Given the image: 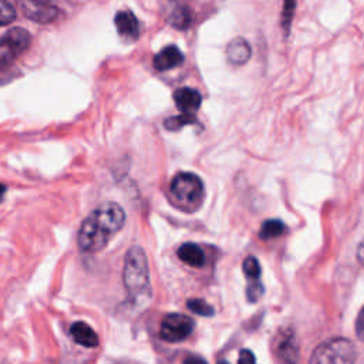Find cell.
Instances as JSON below:
<instances>
[{"label":"cell","instance_id":"7c38bea8","mask_svg":"<svg viewBox=\"0 0 364 364\" xmlns=\"http://www.w3.org/2000/svg\"><path fill=\"white\" fill-rule=\"evenodd\" d=\"M183 61V54L176 46H166L164 47L155 57H154V67L158 71L171 70L179 65Z\"/></svg>","mask_w":364,"mask_h":364},{"label":"cell","instance_id":"cb8c5ba5","mask_svg":"<svg viewBox=\"0 0 364 364\" xmlns=\"http://www.w3.org/2000/svg\"><path fill=\"white\" fill-rule=\"evenodd\" d=\"M237 364H256V360H255L253 353L249 351V350H242V351H240V355H239Z\"/></svg>","mask_w":364,"mask_h":364},{"label":"cell","instance_id":"44dd1931","mask_svg":"<svg viewBox=\"0 0 364 364\" xmlns=\"http://www.w3.org/2000/svg\"><path fill=\"white\" fill-rule=\"evenodd\" d=\"M16 18V10L7 0H0V26H7Z\"/></svg>","mask_w":364,"mask_h":364},{"label":"cell","instance_id":"83f0119b","mask_svg":"<svg viewBox=\"0 0 364 364\" xmlns=\"http://www.w3.org/2000/svg\"><path fill=\"white\" fill-rule=\"evenodd\" d=\"M218 364H229L228 361H223V360H220V361H218Z\"/></svg>","mask_w":364,"mask_h":364},{"label":"cell","instance_id":"52a82bcc","mask_svg":"<svg viewBox=\"0 0 364 364\" xmlns=\"http://www.w3.org/2000/svg\"><path fill=\"white\" fill-rule=\"evenodd\" d=\"M23 14L36 23H51L60 14L54 0H17Z\"/></svg>","mask_w":364,"mask_h":364},{"label":"cell","instance_id":"603a6c76","mask_svg":"<svg viewBox=\"0 0 364 364\" xmlns=\"http://www.w3.org/2000/svg\"><path fill=\"white\" fill-rule=\"evenodd\" d=\"M355 333L358 336V338L361 341H364V306L360 310L358 316H357V321H355Z\"/></svg>","mask_w":364,"mask_h":364},{"label":"cell","instance_id":"9c48e42d","mask_svg":"<svg viewBox=\"0 0 364 364\" xmlns=\"http://www.w3.org/2000/svg\"><path fill=\"white\" fill-rule=\"evenodd\" d=\"M273 350L279 364H296L299 360V343L291 330H282L274 337Z\"/></svg>","mask_w":364,"mask_h":364},{"label":"cell","instance_id":"6da1fadb","mask_svg":"<svg viewBox=\"0 0 364 364\" xmlns=\"http://www.w3.org/2000/svg\"><path fill=\"white\" fill-rule=\"evenodd\" d=\"M125 212L115 202H105L95 208L81 223L77 242L82 252L97 253L122 229Z\"/></svg>","mask_w":364,"mask_h":364},{"label":"cell","instance_id":"ffe728a7","mask_svg":"<svg viewBox=\"0 0 364 364\" xmlns=\"http://www.w3.org/2000/svg\"><path fill=\"white\" fill-rule=\"evenodd\" d=\"M243 272L246 274V277L249 279V282H256L260 277V264L257 262L256 257L249 256L245 259L243 262Z\"/></svg>","mask_w":364,"mask_h":364},{"label":"cell","instance_id":"e0dca14e","mask_svg":"<svg viewBox=\"0 0 364 364\" xmlns=\"http://www.w3.org/2000/svg\"><path fill=\"white\" fill-rule=\"evenodd\" d=\"M296 4H297V0H283L280 24H282L284 36L289 34L290 24H291V20H293V14H294V10H296Z\"/></svg>","mask_w":364,"mask_h":364},{"label":"cell","instance_id":"5bb4252c","mask_svg":"<svg viewBox=\"0 0 364 364\" xmlns=\"http://www.w3.org/2000/svg\"><path fill=\"white\" fill-rule=\"evenodd\" d=\"M71 336L75 340V343L87 347L94 348L98 346V336L97 333L84 321H75L71 326Z\"/></svg>","mask_w":364,"mask_h":364},{"label":"cell","instance_id":"2e32d148","mask_svg":"<svg viewBox=\"0 0 364 364\" xmlns=\"http://www.w3.org/2000/svg\"><path fill=\"white\" fill-rule=\"evenodd\" d=\"M284 230H286V226L283 222H280L277 219H269L262 223L260 230H259V237L263 240L274 239V237L282 236L284 233Z\"/></svg>","mask_w":364,"mask_h":364},{"label":"cell","instance_id":"8fae6325","mask_svg":"<svg viewBox=\"0 0 364 364\" xmlns=\"http://www.w3.org/2000/svg\"><path fill=\"white\" fill-rule=\"evenodd\" d=\"M173 101H175L176 107L182 111V114H193L195 115V112L200 107L202 97L196 90L183 87V88H178L173 92Z\"/></svg>","mask_w":364,"mask_h":364},{"label":"cell","instance_id":"277c9868","mask_svg":"<svg viewBox=\"0 0 364 364\" xmlns=\"http://www.w3.org/2000/svg\"><path fill=\"white\" fill-rule=\"evenodd\" d=\"M355 348L347 338H331L317 346L310 357V364H354Z\"/></svg>","mask_w":364,"mask_h":364},{"label":"cell","instance_id":"d6986e66","mask_svg":"<svg viewBox=\"0 0 364 364\" xmlns=\"http://www.w3.org/2000/svg\"><path fill=\"white\" fill-rule=\"evenodd\" d=\"M186 306L189 307V310H192L193 313L203 316V317H210L213 316V309L210 304H208L205 300L202 299H189L186 301Z\"/></svg>","mask_w":364,"mask_h":364},{"label":"cell","instance_id":"5b68a950","mask_svg":"<svg viewBox=\"0 0 364 364\" xmlns=\"http://www.w3.org/2000/svg\"><path fill=\"white\" fill-rule=\"evenodd\" d=\"M31 36L21 27H13L0 36V64H10L30 46Z\"/></svg>","mask_w":364,"mask_h":364},{"label":"cell","instance_id":"ba28073f","mask_svg":"<svg viewBox=\"0 0 364 364\" xmlns=\"http://www.w3.org/2000/svg\"><path fill=\"white\" fill-rule=\"evenodd\" d=\"M161 10L165 21L178 30L192 24V11L183 0H161Z\"/></svg>","mask_w":364,"mask_h":364},{"label":"cell","instance_id":"30bf717a","mask_svg":"<svg viewBox=\"0 0 364 364\" xmlns=\"http://www.w3.org/2000/svg\"><path fill=\"white\" fill-rule=\"evenodd\" d=\"M117 31L127 40H136L139 37V23L131 10H121L114 18Z\"/></svg>","mask_w":364,"mask_h":364},{"label":"cell","instance_id":"3957f363","mask_svg":"<svg viewBox=\"0 0 364 364\" xmlns=\"http://www.w3.org/2000/svg\"><path fill=\"white\" fill-rule=\"evenodd\" d=\"M171 193L183 210H196L203 200L205 189L202 179L192 172H179L171 182Z\"/></svg>","mask_w":364,"mask_h":364},{"label":"cell","instance_id":"484cf974","mask_svg":"<svg viewBox=\"0 0 364 364\" xmlns=\"http://www.w3.org/2000/svg\"><path fill=\"white\" fill-rule=\"evenodd\" d=\"M357 259H358L360 264L364 266V239L361 240V243H360V246L357 249Z\"/></svg>","mask_w":364,"mask_h":364},{"label":"cell","instance_id":"d4e9b609","mask_svg":"<svg viewBox=\"0 0 364 364\" xmlns=\"http://www.w3.org/2000/svg\"><path fill=\"white\" fill-rule=\"evenodd\" d=\"M182 364H208L206 360L196 354H186L182 360Z\"/></svg>","mask_w":364,"mask_h":364},{"label":"cell","instance_id":"9a60e30c","mask_svg":"<svg viewBox=\"0 0 364 364\" xmlns=\"http://www.w3.org/2000/svg\"><path fill=\"white\" fill-rule=\"evenodd\" d=\"M178 257L192 267H200L205 264V252L196 243H183L178 249Z\"/></svg>","mask_w":364,"mask_h":364},{"label":"cell","instance_id":"8992f818","mask_svg":"<svg viewBox=\"0 0 364 364\" xmlns=\"http://www.w3.org/2000/svg\"><path fill=\"white\" fill-rule=\"evenodd\" d=\"M195 328V321L181 313L166 314L161 324V338L168 343H181L188 338Z\"/></svg>","mask_w":364,"mask_h":364},{"label":"cell","instance_id":"4fadbf2b","mask_svg":"<svg viewBox=\"0 0 364 364\" xmlns=\"http://www.w3.org/2000/svg\"><path fill=\"white\" fill-rule=\"evenodd\" d=\"M252 48L245 38H233L226 47V57L230 64L242 65L250 58Z\"/></svg>","mask_w":364,"mask_h":364},{"label":"cell","instance_id":"ac0fdd59","mask_svg":"<svg viewBox=\"0 0 364 364\" xmlns=\"http://www.w3.org/2000/svg\"><path fill=\"white\" fill-rule=\"evenodd\" d=\"M195 122H196V117L193 114H181V115L169 117L168 119H165L164 127L169 131H178L183 125H191V124H195Z\"/></svg>","mask_w":364,"mask_h":364},{"label":"cell","instance_id":"7a4b0ae2","mask_svg":"<svg viewBox=\"0 0 364 364\" xmlns=\"http://www.w3.org/2000/svg\"><path fill=\"white\" fill-rule=\"evenodd\" d=\"M124 284L134 297L149 293V269L145 252L139 246L128 249L124 259Z\"/></svg>","mask_w":364,"mask_h":364},{"label":"cell","instance_id":"7402d4cb","mask_svg":"<svg viewBox=\"0 0 364 364\" xmlns=\"http://www.w3.org/2000/svg\"><path fill=\"white\" fill-rule=\"evenodd\" d=\"M262 293H263V286L259 280L249 282V286H247V290H246L249 301H256L262 296Z\"/></svg>","mask_w":364,"mask_h":364},{"label":"cell","instance_id":"4316f807","mask_svg":"<svg viewBox=\"0 0 364 364\" xmlns=\"http://www.w3.org/2000/svg\"><path fill=\"white\" fill-rule=\"evenodd\" d=\"M6 191H7V186L3 185V183H0V202L3 200V198H4V195H6Z\"/></svg>","mask_w":364,"mask_h":364}]
</instances>
